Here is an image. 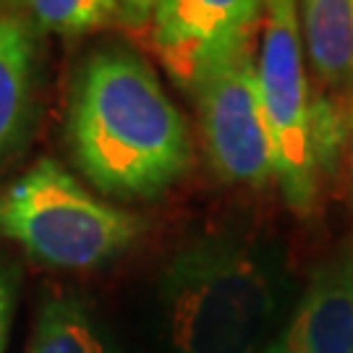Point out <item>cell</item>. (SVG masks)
<instances>
[{"mask_svg": "<svg viewBox=\"0 0 353 353\" xmlns=\"http://www.w3.org/2000/svg\"><path fill=\"white\" fill-rule=\"evenodd\" d=\"M65 137L81 176L102 196L157 199L186 176L191 134L139 52L108 45L76 71Z\"/></svg>", "mask_w": 353, "mask_h": 353, "instance_id": "cell-1", "label": "cell"}, {"mask_svg": "<svg viewBox=\"0 0 353 353\" xmlns=\"http://www.w3.org/2000/svg\"><path fill=\"white\" fill-rule=\"evenodd\" d=\"M173 353H262L275 319V283L236 236L178 249L160 278Z\"/></svg>", "mask_w": 353, "mask_h": 353, "instance_id": "cell-2", "label": "cell"}, {"mask_svg": "<svg viewBox=\"0 0 353 353\" xmlns=\"http://www.w3.org/2000/svg\"><path fill=\"white\" fill-rule=\"evenodd\" d=\"M144 217L102 202L63 165L42 157L0 191V236L39 265L94 270L141 239Z\"/></svg>", "mask_w": 353, "mask_h": 353, "instance_id": "cell-3", "label": "cell"}, {"mask_svg": "<svg viewBox=\"0 0 353 353\" xmlns=\"http://www.w3.org/2000/svg\"><path fill=\"white\" fill-rule=\"evenodd\" d=\"M256 79L275 160V183L296 214L314 210L322 168L316 157L312 79L306 71L299 0H265Z\"/></svg>", "mask_w": 353, "mask_h": 353, "instance_id": "cell-4", "label": "cell"}, {"mask_svg": "<svg viewBox=\"0 0 353 353\" xmlns=\"http://www.w3.org/2000/svg\"><path fill=\"white\" fill-rule=\"evenodd\" d=\"M210 165L225 183L267 189L275 160L256 79V42L212 63L189 87Z\"/></svg>", "mask_w": 353, "mask_h": 353, "instance_id": "cell-5", "label": "cell"}, {"mask_svg": "<svg viewBox=\"0 0 353 353\" xmlns=\"http://www.w3.org/2000/svg\"><path fill=\"white\" fill-rule=\"evenodd\" d=\"M299 19L314 79L316 157L327 176L353 139V0H299Z\"/></svg>", "mask_w": 353, "mask_h": 353, "instance_id": "cell-6", "label": "cell"}, {"mask_svg": "<svg viewBox=\"0 0 353 353\" xmlns=\"http://www.w3.org/2000/svg\"><path fill=\"white\" fill-rule=\"evenodd\" d=\"M265 0H160L152 45L168 74L189 92L196 76L259 39Z\"/></svg>", "mask_w": 353, "mask_h": 353, "instance_id": "cell-7", "label": "cell"}, {"mask_svg": "<svg viewBox=\"0 0 353 353\" xmlns=\"http://www.w3.org/2000/svg\"><path fill=\"white\" fill-rule=\"evenodd\" d=\"M262 353H353V249L314 267L288 322Z\"/></svg>", "mask_w": 353, "mask_h": 353, "instance_id": "cell-8", "label": "cell"}, {"mask_svg": "<svg viewBox=\"0 0 353 353\" xmlns=\"http://www.w3.org/2000/svg\"><path fill=\"white\" fill-rule=\"evenodd\" d=\"M37 34L21 13L0 11V163L19 150L34 115Z\"/></svg>", "mask_w": 353, "mask_h": 353, "instance_id": "cell-9", "label": "cell"}, {"mask_svg": "<svg viewBox=\"0 0 353 353\" xmlns=\"http://www.w3.org/2000/svg\"><path fill=\"white\" fill-rule=\"evenodd\" d=\"M26 353H113L94 314L74 296L42 303Z\"/></svg>", "mask_w": 353, "mask_h": 353, "instance_id": "cell-10", "label": "cell"}, {"mask_svg": "<svg viewBox=\"0 0 353 353\" xmlns=\"http://www.w3.org/2000/svg\"><path fill=\"white\" fill-rule=\"evenodd\" d=\"M11 11L21 13L37 32L76 37L118 21L115 0H13Z\"/></svg>", "mask_w": 353, "mask_h": 353, "instance_id": "cell-11", "label": "cell"}, {"mask_svg": "<svg viewBox=\"0 0 353 353\" xmlns=\"http://www.w3.org/2000/svg\"><path fill=\"white\" fill-rule=\"evenodd\" d=\"M16 290H19V272L0 254V353H6L8 348L13 309H16Z\"/></svg>", "mask_w": 353, "mask_h": 353, "instance_id": "cell-12", "label": "cell"}, {"mask_svg": "<svg viewBox=\"0 0 353 353\" xmlns=\"http://www.w3.org/2000/svg\"><path fill=\"white\" fill-rule=\"evenodd\" d=\"M118 3V21L128 29H147L152 13L160 0H115Z\"/></svg>", "mask_w": 353, "mask_h": 353, "instance_id": "cell-13", "label": "cell"}, {"mask_svg": "<svg viewBox=\"0 0 353 353\" xmlns=\"http://www.w3.org/2000/svg\"><path fill=\"white\" fill-rule=\"evenodd\" d=\"M13 0H0V11H11Z\"/></svg>", "mask_w": 353, "mask_h": 353, "instance_id": "cell-14", "label": "cell"}, {"mask_svg": "<svg viewBox=\"0 0 353 353\" xmlns=\"http://www.w3.org/2000/svg\"><path fill=\"white\" fill-rule=\"evenodd\" d=\"M351 204H353V152H351Z\"/></svg>", "mask_w": 353, "mask_h": 353, "instance_id": "cell-15", "label": "cell"}]
</instances>
